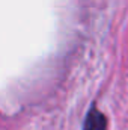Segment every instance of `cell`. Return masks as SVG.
I'll return each mask as SVG.
<instances>
[{
  "mask_svg": "<svg viewBox=\"0 0 128 130\" xmlns=\"http://www.w3.org/2000/svg\"><path fill=\"white\" fill-rule=\"evenodd\" d=\"M83 130H107V120L95 106H92L88 112Z\"/></svg>",
  "mask_w": 128,
  "mask_h": 130,
  "instance_id": "obj_1",
  "label": "cell"
}]
</instances>
